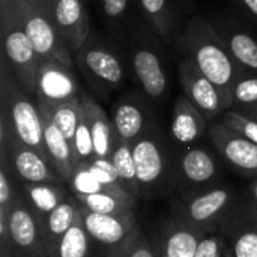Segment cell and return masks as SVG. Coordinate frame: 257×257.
Listing matches in <instances>:
<instances>
[{
    "label": "cell",
    "mask_w": 257,
    "mask_h": 257,
    "mask_svg": "<svg viewBox=\"0 0 257 257\" xmlns=\"http://www.w3.org/2000/svg\"><path fill=\"white\" fill-rule=\"evenodd\" d=\"M179 48L185 59L191 60L196 68L209 78L218 89L224 111L233 107L232 93L236 80L245 72L233 59L224 39L203 18H193L181 36Z\"/></svg>",
    "instance_id": "obj_1"
},
{
    "label": "cell",
    "mask_w": 257,
    "mask_h": 257,
    "mask_svg": "<svg viewBox=\"0 0 257 257\" xmlns=\"http://www.w3.org/2000/svg\"><path fill=\"white\" fill-rule=\"evenodd\" d=\"M0 110L8 114L17 137L26 146L35 149L47 158L39 108L30 101L29 93L17 81L9 63L5 59H2L0 75Z\"/></svg>",
    "instance_id": "obj_2"
},
{
    "label": "cell",
    "mask_w": 257,
    "mask_h": 257,
    "mask_svg": "<svg viewBox=\"0 0 257 257\" xmlns=\"http://www.w3.org/2000/svg\"><path fill=\"white\" fill-rule=\"evenodd\" d=\"M0 33L3 41V59L9 63L21 87L29 95H36L41 57L6 0H0Z\"/></svg>",
    "instance_id": "obj_3"
},
{
    "label": "cell",
    "mask_w": 257,
    "mask_h": 257,
    "mask_svg": "<svg viewBox=\"0 0 257 257\" xmlns=\"http://www.w3.org/2000/svg\"><path fill=\"white\" fill-rule=\"evenodd\" d=\"M6 2L14 11L18 23L21 24L41 60H57L69 68H74L72 53L66 47L63 38L48 15L33 8L26 0Z\"/></svg>",
    "instance_id": "obj_4"
},
{
    "label": "cell",
    "mask_w": 257,
    "mask_h": 257,
    "mask_svg": "<svg viewBox=\"0 0 257 257\" xmlns=\"http://www.w3.org/2000/svg\"><path fill=\"white\" fill-rule=\"evenodd\" d=\"M75 62L95 86L110 90L119 87L125 80V68L119 54L95 33H90L84 47L75 54Z\"/></svg>",
    "instance_id": "obj_5"
},
{
    "label": "cell",
    "mask_w": 257,
    "mask_h": 257,
    "mask_svg": "<svg viewBox=\"0 0 257 257\" xmlns=\"http://www.w3.org/2000/svg\"><path fill=\"white\" fill-rule=\"evenodd\" d=\"M226 257H257V206L250 202H233L217 226Z\"/></svg>",
    "instance_id": "obj_6"
},
{
    "label": "cell",
    "mask_w": 257,
    "mask_h": 257,
    "mask_svg": "<svg viewBox=\"0 0 257 257\" xmlns=\"http://www.w3.org/2000/svg\"><path fill=\"white\" fill-rule=\"evenodd\" d=\"M235 202L232 187H212L190 197L179 212V218L203 229H214L220 224Z\"/></svg>",
    "instance_id": "obj_7"
},
{
    "label": "cell",
    "mask_w": 257,
    "mask_h": 257,
    "mask_svg": "<svg viewBox=\"0 0 257 257\" xmlns=\"http://www.w3.org/2000/svg\"><path fill=\"white\" fill-rule=\"evenodd\" d=\"M81 220L92 241L110 251H120L137 232L136 215H105L80 206Z\"/></svg>",
    "instance_id": "obj_8"
},
{
    "label": "cell",
    "mask_w": 257,
    "mask_h": 257,
    "mask_svg": "<svg viewBox=\"0 0 257 257\" xmlns=\"http://www.w3.org/2000/svg\"><path fill=\"white\" fill-rule=\"evenodd\" d=\"M9 230L14 251L24 257H48L42 242L39 221L24 194H17L11 206Z\"/></svg>",
    "instance_id": "obj_9"
},
{
    "label": "cell",
    "mask_w": 257,
    "mask_h": 257,
    "mask_svg": "<svg viewBox=\"0 0 257 257\" xmlns=\"http://www.w3.org/2000/svg\"><path fill=\"white\" fill-rule=\"evenodd\" d=\"M209 137L221 158L236 172L257 178V143L235 133L223 122L212 123Z\"/></svg>",
    "instance_id": "obj_10"
},
{
    "label": "cell",
    "mask_w": 257,
    "mask_h": 257,
    "mask_svg": "<svg viewBox=\"0 0 257 257\" xmlns=\"http://www.w3.org/2000/svg\"><path fill=\"white\" fill-rule=\"evenodd\" d=\"M80 95L72 68L57 60H41L36 78V99L39 104L57 105Z\"/></svg>",
    "instance_id": "obj_11"
},
{
    "label": "cell",
    "mask_w": 257,
    "mask_h": 257,
    "mask_svg": "<svg viewBox=\"0 0 257 257\" xmlns=\"http://www.w3.org/2000/svg\"><path fill=\"white\" fill-rule=\"evenodd\" d=\"M178 75L185 96L202 111L206 120H212L224 111L218 89L196 68L191 60L184 57L179 62Z\"/></svg>",
    "instance_id": "obj_12"
},
{
    "label": "cell",
    "mask_w": 257,
    "mask_h": 257,
    "mask_svg": "<svg viewBox=\"0 0 257 257\" xmlns=\"http://www.w3.org/2000/svg\"><path fill=\"white\" fill-rule=\"evenodd\" d=\"M51 21L72 54H77L90 36V18L84 0H57Z\"/></svg>",
    "instance_id": "obj_13"
},
{
    "label": "cell",
    "mask_w": 257,
    "mask_h": 257,
    "mask_svg": "<svg viewBox=\"0 0 257 257\" xmlns=\"http://www.w3.org/2000/svg\"><path fill=\"white\" fill-rule=\"evenodd\" d=\"M0 151L8 154L14 172L24 184L62 182L60 176L56 173L50 161L35 149L26 146L17 137V134H14L6 148Z\"/></svg>",
    "instance_id": "obj_14"
},
{
    "label": "cell",
    "mask_w": 257,
    "mask_h": 257,
    "mask_svg": "<svg viewBox=\"0 0 257 257\" xmlns=\"http://www.w3.org/2000/svg\"><path fill=\"white\" fill-rule=\"evenodd\" d=\"M134 74L146 92V95L155 101L161 99L167 90V74L160 53L149 44H137L131 54Z\"/></svg>",
    "instance_id": "obj_15"
},
{
    "label": "cell",
    "mask_w": 257,
    "mask_h": 257,
    "mask_svg": "<svg viewBox=\"0 0 257 257\" xmlns=\"http://www.w3.org/2000/svg\"><path fill=\"white\" fill-rule=\"evenodd\" d=\"M133 158L140 191L155 188L161 182L166 170V155L160 140L143 134L133 143Z\"/></svg>",
    "instance_id": "obj_16"
},
{
    "label": "cell",
    "mask_w": 257,
    "mask_h": 257,
    "mask_svg": "<svg viewBox=\"0 0 257 257\" xmlns=\"http://www.w3.org/2000/svg\"><path fill=\"white\" fill-rule=\"evenodd\" d=\"M38 105V104H36ZM41 119H42V130H44V146L47 152V158L56 173L60 176V179L69 185L72 175L75 172V158H74V151L72 145L68 142V139L60 133V130L56 126L50 114L47 113L45 108L39 107Z\"/></svg>",
    "instance_id": "obj_17"
},
{
    "label": "cell",
    "mask_w": 257,
    "mask_h": 257,
    "mask_svg": "<svg viewBox=\"0 0 257 257\" xmlns=\"http://www.w3.org/2000/svg\"><path fill=\"white\" fill-rule=\"evenodd\" d=\"M80 98H81L83 111L86 114V119L92 133L95 157L111 158V154L119 140L113 120L108 119L107 113L90 95L81 93Z\"/></svg>",
    "instance_id": "obj_18"
},
{
    "label": "cell",
    "mask_w": 257,
    "mask_h": 257,
    "mask_svg": "<svg viewBox=\"0 0 257 257\" xmlns=\"http://www.w3.org/2000/svg\"><path fill=\"white\" fill-rule=\"evenodd\" d=\"M178 176L188 187H208L218 176L217 161L203 148H188L178 160Z\"/></svg>",
    "instance_id": "obj_19"
},
{
    "label": "cell",
    "mask_w": 257,
    "mask_h": 257,
    "mask_svg": "<svg viewBox=\"0 0 257 257\" xmlns=\"http://www.w3.org/2000/svg\"><path fill=\"white\" fill-rule=\"evenodd\" d=\"M78 217L80 205L74 196H68V199L63 200L54 211H51L44 218L38 220L47 256H51L60 238L74 226Z\"/></svg>",
    "instance_id": "obj_20"
},
{
    "label": "cell",
    "mask_w": 257,
    "mask_h": 257,
    "mask_svg": "<svg viewBox=\"0 0 257 257\" xmlns=\"http://www.w3.org/2000/svg\"><path fill=\"white\" fill-rule=\"evenodd\" d=\"M172 136L179 145L196 143L206 131V117L185 96H179L172 114Z\"/></svg>",
    "instance_id": "obj_21"
},
{
    "label": "cell",
    "mask_w": 257,
    "mask_h": 257,
    "mask_svg": "<svg viewBox=\"0 0 257 257\" xmlns=\"http://www.w3.org/2000/svg\"><path fill=\"white\" fill-rule=\"evenodd\" d=\"M206 230L178 218L166 226L160 242L167 257H196L199 242Z\"/></svg>",
    "instance_id": "obj_22"
},
{
    "label": "cell",
    "mask_w": 257,
    "mask_h": 257,
    "mask_svg": "<svg viewBox=\"0 0 257 257\" xmlns=\"http://www.w3.org/2000/svg\"><path fill=\"white\" fill-rule=\"evenodd\" d=\"M220 36L224 39L227 48L230 50L233 59L245 71L257 74V39L247 30L224 24Z\"/></svg>",
    "instance_id": "obj_23"
},
{
    "label": "cell",
    "mask_w": 257,
    "mask_h": 257,
    "mask_svg": "<svg viewBox=\"0 0 257 257\" xmlns=\"http://www.w3.org/2000/svg\"><path fill=\"white\" fill-rule=\"evenodd\" d=\"M113 125L122 142L133 145L145 134L146 117L142 107L134 101H120L113 110Z\"/></svg>",
    "instance_id": "obj_24"
},
{
    "label": "cell",
    "mask_w": 257,
    "mask_h": 257,
    "mask_svg": "<svg viewBox=\"0 0 257 257\" xmlns=\"http://www.w3.org/2000/svg\"><path fill=\"white\" fill-rule=\"evenodd\" d=\"M24 197L35 212L36 218L41 220L54 211L63 200L68 199L66 190L60 182H41V184H24Z\"/></svg>",
    "instance_id": "obj_25"
},
{
    "label": "cell",
    "mask_w": 257,
    "mask_h": 257,
    "mask_svg": "<svg viewBox=\"0 0 257 257\" xmlns=\"http://www.w3.org/2000/svg\"><path fill=\"white\" fill-rule=\"evenodd\" d=\"M139 5L152 30L164 42H172L176 29L172 0H139Z\"/></svg>",
    "instance_id": "obj_26"
},
{
    "label": "cell",
    "mask_w": 257,
    "mask_h": 257,
    "mask_svg": "<svg viewBox=\"0 0 257 257\" xmlns=\"http://www.w3.org/2000/svg\"><path fill=\"white\" fill-rule=\"evenodd\" d=\"M74 196V194H72ZM78 205L87 211L105 215H133L134 202L130 199L119 197L111 193H95L86 196H74Z\"/></svg>",
    "instance_id": "obj_27"
},
{
    "label": "cell",
    "mask_w": 257,
    "mask_h": 257,
    "mask_svg": "<svg viewBox=\"0 0 257 257\" xmlns=\"http://www.w3.org/2000/svg\"><path fill=\"white\" fill-rule=\"evenodd\" d=\"M81 96V95H80ZM74 98L71 101L57 104V105H44L36 102L39 107L45 108L56 126L60 130V133L68 139V142L72 145L81 114H83V105H81V98Z\"/></svg>",
    "instance_id": "obj_28"
},
{
    "label": "cell",
    "mask_w": 257,
    "mask_h": 257,
    "mask_svg": "<svg viewBox=\"0 0 257 257\" xmlns=\"http://www.w3.org/2000/svg\"><path fill=\"white\" fill-rule=\"evenodd\" d=\"M111 161L116 167L123 190L136 199L140 194V187H139L136 164L133 158V145L117 140L116 148L111 154Z\"/></svg>",
    "instance_id": "obj_29"
},
{
    "label": "cell",
    "mask_w": 257,
    "mask_h": 257,
    "mask_svg": "<svg viewBox=\"0 0 257 257\" xmlns=\"http://www.w3.org/2000/svg\"><path fill=\"white\" fill-rule=\"evenodd\" d=\"M90 241L80 214L74 226L60 238L50 257H89Z\"/></svg>",
    "instance_id": "obj_30"
},
{
    "label": "cell",
    "mask_w": 257,
    "mask_h": 257,
    "mask_svg": "<svg viewBox=\"0 0 257 257\" xmlns=\"http://www.w3.org/2000/svg\"><path fill=\"white\" fill-rule=\"evenodd\" d=\"M69 188H71L74 196H86V194H95V193H111V194H116V196L123 197V199L136 200L126 191L113 190V188L101 184L98 179H95L93 175L89 172L86 163H81L75 167V172H74L72 179L69 182Z\"/></svg>",
    "instance_id": "obj_31"
},
{
    "label": "cell",
    "mask_w": 257,
    "mask_h": 257,
    "mask_svg": "<svg viewBox=\"0 0 257 257\" xmlns=\"http://www.w3.org/2000/svg\"><path fill=\"white\" fill-rule=\"evenodd\" d=\"M72 151H74V158L75 164L87 163L92 158H95V151H93V140H92V133L86 119V114L83 111L74 142H72Z\"/></svg>",
    "instance_id": "obj_32"
},
{
    "label": "cell",
    "mask_w": 257,
    "mask_h": 257,
    "mask_svg": "<svg viewBox=\"0 0 257 257\" xmlns=\"http://www.w3.org/2000/svg\"><path fill=\"white\" fill-rule=\"evenodd\" d=\"M86 166H87L89 172L93 175V178L98 179L101 184H104V185H107V187H110L113 190H117V191H125L111 158H98V157H95L90 161H87Z\"/></svg>",
    "instance_id": "obj_33"
},
{
    "label": "cell",
    "mask_w": 257,
    "mask_h": 257,
    "mask_svg": "<svg viewBox=\"0 0 257 257\" xmlns=\"http://www.w3.org/2000/svg\"><path fill=\"white\" fill-rule=\"evenodd\" d=\"M232 104L236 107H248L257 104V74L244 72L235 83Z\"/></svg>",
    "instance_id": "obj_34"
},
{
    "label": "cell",
    "mask_w": 257,
    "mask_h": 257,
    "mask_svg": "<svg viewBox=\"0 0 257 257\" xmlns=\"http://www.w3.org/2000/svg\"><path fill=\"white\" fill-rule=\"evenodd\" d=\"M221 122L242 137L257 143V122L254 119L245 116L238 110H226Z\"/></svg>",
    "instance_id": "obj_35"
},
{
    "label": "cell",
    "mask_w": 257,
    "mask_h": 257,
    "mask_svg": "<svg viewBox=\"0 0 257 257\" xmlns=\"http://www.w3.org/2000/svg\"><path fill=\"white\" fill-rule=\"evenodd\" d=\"M12 166L6 152L0 151V208L11 211L14 200L17 199L14 185H12Z\"/></svg>",
    "instance_id": "obj_36"
},
{
    "label": "cell",
    "mask_w": 257,
    "mask_h": 257,
    "mask_svg": "<svg viewBox=\"0 0 257 257\" xmlns=\"http://www.w3.org/2000/svg\"><path fill=\"white\" fill-rule=\"evenodd\" d=\"M221 254H224V242L218 229H208L199 242L196 257H221Z\"/></svg>",
    "instance_id": "obj_37"
},
{
    "label": "cell",
    "mask_w": 257,
    "mask_h": 257,
    "mask_svg": "<svg viewBox=\"0 0 257 257\" xmlns=\"http://www.w3.org/2000/svg\"><path fill=\"white\" fill-rule=\"evenodd\" d=\"M120 257H157L155 248L152 244L148 242V239L142 235L140 229L134 233V236L130 239V242L119 251Z\"/></svg>",
    "instance_id": "obj_38"
},
{
    "label": "cell",
    "mask_w": 257,
    "mask_h": 257,
    "mask_svg": "<svg viewBox=\"0 0 257 257\" xmlns=\"http://www.w3.org/2000/svg\"><path fill=\"white\" fill-rule=\"evenodd\" d=\"M130 0H101L102 12L108 21L113 24H122L128 15Z\"/></svg>",
    "instance_id": "obj_39"
},
{
    "label": "cell",
    "mask_w": 257,
    "mask_h": 257,
    "mask_svg": "<svg viewBox=\"0 0 257 257\" xmlns=\"http://www.w3.org/2000/svg\"><path fill=\"white\" fill-rule=\"evenodd\" d=\"M26 2L51 18L53 9H54V5H56L57 0H26Z\"/></svg>",
    "instance_id": "obj_40"
},
{
    "label": "cell",
    "mask_w": 257,
    "mask_h": 257,
    "mask_svg": "<svg viewBox=\"0 0 257 257\" xmlns=\"http://www.w3.org/2000/svg\"><path fill=\"white\" fill-rule=\"evenodd\" d=\"M238 3L251 20L257 21V0H238Z\"/></svg>",
    "instance_id": "obj_41"
},
{
    "label": "cell",
    "mask_w": 257,
    "mask_h": 257,
    "mask_svg": "<svg viewBox=\"0 0 257 257\" xmlns=\"http://www.w3.org/2000/svg\"><path fill=\"white\" fill-rule=\"evenodd\" d=\"M238 111L244 113L245 116H248V117L254 119V120L257 122V104H254V105H248V107H241Z\"/></svg>",
    "instance_id": "obj_42"
},
{
    "label": "cell",
    "mask_w": 257,
    "mask_h": 257,
    "mask_svg": "<svg viewBox=\"0 0 257 257\" xmlns=\"http://www.w3.org/2000/svg\"><path fill=\"white\" fill-rule=\"evenodd\" d=\"M248 191H250V199H251V202L257 206V178L250 184Z\"/></svg>",
    "instance_id": "obj_43"
},
{
    "label": "cell",
    "mask_w": 257,
    "mask_h": 257,
    "mask_svg": "<svg viewBox=\"0 0 257 257\" xmlns=\"http://www.w3.org/2000/svg\"><path fill=\"white\" fill-rule=\"evenodd\" d=\"M154 248H155V254H157V257H167V254H166V251H164V248H163V245H161L160 241H158L157 244H154Z\"/></svg>",
    "instance_id": "obj_44"
},
{
    "label": "cell",
    "mask_w": 257,
    "mask_h": 257,
    "mask_svg": "<svg viewBox=\"0 0 257 257\" xmlns=\"http://www.w3.org/2000/svg\"><path fill=\"white\" fill-rule=\"evenodd\" d=\"M107 257H120L119 256V251H110V254Z\"/></svg>",
    "instance_id": "obj_45"
},
{
    "label": "cell",
    "mask_w": 257,
    "mask_h": 257,
    "mask_svg": "<svg viewBox=\"0 0 257 257\" xmlns=\"http://www.w3.org/2000/svg\"><path fill=\"white\" fill-rule=\"evenodd\" d=\"M84 2H86V0H84Z\"/></svg>",
    "instance_id": "obj_46"
}]
</instances>
